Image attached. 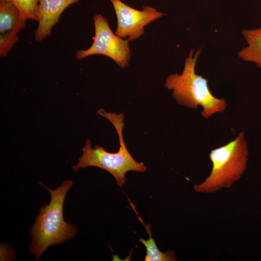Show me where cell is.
I'll list each match as a JSON object with an SVG mask.
<instances>
[{
  "label": "cell",
  "instance_id": "cell-1",
  "mask_svg": "<svg viewBox=\"0 0 261 261\" xmlns=\"http://www.w3.org/2000/svg\"><path fill=\"white\" fill-rule=\"evenodd\" d=\"M39 183L49 192L51 201L48 204L41 207L30 230L32 240L29 249L35 255L36 261L50 246L73 239L77 232L74 225L65 221L63 214L65 197L73 182L65 180L54 190Z\"/></svg>",
  "mask_w": 261,
  "mask_h": 261
},
{
  "label": "cell",
  "instance_id": "cell-2",
  "mask_svg": "<svg viewBox=\"0 0 261 261\" xmlns=\"http://www.w3.org/2000/svg\"><path fill=\"white\" fill-rule=\"evenodd\" d=\"M201 51L202 49H198L194 54V49H191L185 60L182 73L170 74L164 86L173 90V97L179 104L194 109L201 106V115L207 118L215 113L224 112L227 103L224 99L214 96L208 80L195 72L196 62Z\"/></svg>",
  "mask_w": 261,
  "mask_h": 261
},
{
  "label": "cell",
  "instance_id": "cell-3",
  "mask_svg": "<svg viewBox=\"0 0 261 261\" xmlns=\"http://www.w3.org/2000/svg\"><path fill=\"white\" fill-rule=\"evenodd\" d=\"M97 114L107 118L114 125L119 137V149L116 153H111L98 145L93 148L91 141L87 139L82 148V156L79 158L77 164L72 167L75 172L87 167L101 168L111 174L117 185L122 187L127 181L125 175L128 172H145L146 167L143 162L136 161L126 146L123 135L125 125L123 114L106 112L102 108L98 110Z\"/></svg>",
  "mask_w": 261,
  "mask_h": 261
},
{
  "label": "cell",
  "instance_id": "cell-4",
  "mask_svg": "<svg viewBox=\"0 0 261 261\" xmlns=\"http://www.w3.org/2000/svg\"><path fill=\"white\" fill-rule=\"evenodd\" d=\"M248 150L243 131L232 141L212 149L209 158L212 163L209 176L193 187L197 192L214 193L229 188L238 181L247 167Z\"/></svg>",
  "mask_w": 261,
  "mask_h": 261
},
{
  "label": "cell",
  "instance_id": "cell-5",
  "mask_svg": "<svg viewBox=\"0 0 261 261\" xmlns=\"http://www.w3.org/2000/svg\"><path fill=\"white\" fill-rule=\"evenodd\" d=\"M93 21V42L88 49L77 51L76 58L80 60L92 55H102L113 59L120 68L128 67L131 58L129 39H123L114 34L107 18L101 14H96Z\"/></svg>",
  "mask_w": 261,
  "mask_h": 261
},
{
  "label": "cell",
  "instance_id": "cell-6",
  "mask_svg": "<svg viewBox=\"0 0 261 261\" xmlns=\"http://www.w3.org/2000/svg\"><path fill=\"white\" fill-rule=\"evenodd\" d=\"M117 18L115 34L121 38L127 37L130 41L139 39L145 33V27L165 14L156 8L145 5L142 10L133 8L120 0H110Z\"/></svg>",
  "mask_w": 261,
  "mask_h": 261
},
{
  "label": "cell",
  "instance_id": "cell-7",
  "mask_svg": "<svg viewBox=\"0 0 261 261\" xmlns=\"http://www.w3.org/2000/svg\"><path fill=\"white\" fill-rule=\"evenodd\" d=\"M80 0H39L38 26L34 31L35 40L41 42L49 36L53 27L60 21L62 12Z\"/></svg>",
  "mask_w": 261,
  "mask_h": 261
},
{
  "label": "cell",
  "instance_id": "cell-8",
  "mask_svg": "<svg viewBox=\"0 0 261 261\" xmlns=\"http://www.w3.org/2000/svg\"><path fill=\"white\" fill-rule=\"evenodd\" d=\"M241 33L247 45L238 52L239 58L244 61L254 63L258 68H261V27L244 29Z\"/></svg>",
  "mask_w": 261,
  "mask_h": 261
},
{
  "label": "cell",
  "instance_id": "cell-9",
  "mask_svg": "<svg viewBox=\"0 0 261 261\" xmlns=\"http://www.w3.org/2000/svg\"><path fill=\"white\" fill-rule=\"evenodd\" d=\"M26 21L21 18L19 10L10 0H0V34L17 28L24 29Z\"/></svg>",
  "mask_w": 261,
  "mask_h": 261
},
{
  "label": "cell",
  "instance_id": "cell-10",
  "mask_svg": "<svg viewBox=\"0 0 261 261\" xmlns=\"http://www.w3.org/2000/svg\"><path fill=\"white\" fill-rule=\"evenodd\" d=\"M137 214V213L135 212ZM138 218L142 223L148 233L149 238L147 240L139 238V242L142 243L146 248V253L145 261H176L174 252L173 250L166 252L161 251L157 246L155 240L152 237L150 231V225L144 224L143 220L137 215Z\"/></svg>",
  "mask_w": 261,
  "mask_h": 261
},
{
  "label": "cell",
  "instance_id": "cell-11",
  "mask_svg": "<svg viewBox=\"0 0 261 261\" xmlns=\"http://www.w3.org/2000/svg\"><path fill=\"white\" fill-rule=\"evenodd\" d=\"M10 0L19 10L22 18L38 22L39 0Z\"/></svg>",
  "mask_w": 261,
  "mask_h": 261
},
{
  "label": "cell",
  "instance_id": "cell-12",
  "mask_svg": "<svg viewBox=\"0 0 261 261\" xmlns=\"http://www.w3.org/2000/svg\"><path fill=\"white\" fill-rule=\"evenodd\" d=\"M17 28L7 33L0 34V56L5 57L13 48L14 45L18 42V33L22 30Z\"/></svg>",
  "mask_w": 261,
  "mask_h": 261
}]
</instances>
